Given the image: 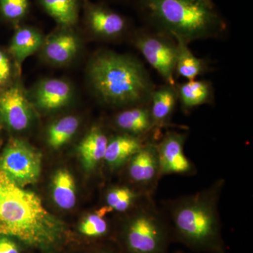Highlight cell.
<instances>
[{"instance_id":"cell-6","label":"cell","mask_w":253,"mask_h":253,"mask_svg":"<svg viewBox=\"0 0 253 253\" xmlns=\"http://www.w3.org/2000/svg\"><path fill=\"white\" fill-rule=\"evenodd\" d=\"M41 154L25 141L12 139L1 156V170L21 187L34 184L41 172Z\"/></svg>"},{"instance_id":"cell-19","label":"cell","mask_w":253,"mask_h":253,"mask_svg":"<svg viewBox=\"0 0 253 253\" xmlns=\"http://www.w3.org/2000/svg\"><path fill=\"white\" fill-rule=\"evenodd\" d=\"M176 43L175 73L178 76L192 81L206 72L208 66L204 59L196 57L188 46L187 43L174 39Z\"/></svg>"},{"instance_id":"cell-10","label":"cell","mask_w":253,"mask_h":253,"mask_svg":"<svg viewBox=\"0 0 253 253\" xmlns=\"http://www.w3.org/2000/svg\"><path fill=\"white\" fill-rule=\"evenodd\" d=\"M0 117L14 130H23L29 126L31 106L19 86H11L0 92Z\"/></svg>"},{"instance_id":"cell-21","label":"cell","mask_w":253,"mask_h":253,"mask_svg":"<svg viewBox=\"0 0 253 253\" xmlns=\"http://www.w3.org/2000/svg\"><path fill=\"white\" fill-rule=\"evenodd\" d=\"M77 38L71 33H61L51 37L44 45L46 57L52 62L64 63L70 61L77 52Z\"/></svg>"},{"instance_id":"cell-13","label":"cell","mask_w":253,"mask_h":253,"mask_svg":"<svg viewBox=\"0 0 253 253\" xmlns=\"http://www.w3.org/2000/svg\"><path fill=\"white\" fill-rule=\"evenodd\" d=\"M177 101V91L174 85L166 84L153 91L149 106L156 129L161 131L170 125Z\"/></svg>"},{"instance_id":"cell-28","label":"cell","mask_w":253,"mask_h":253,"mask_svg":"<svg viewBox=\"0 0 253 253\" xmlns=\"http://www.w3.org/2000/svg\"><path fill=\"white\" fill-rule=\"evenodd\" d=\"M0 253H20L17 245L6 237L0 238Z\"/></svg>"},{"instance_id":"cell-18","label":"cell","mask_w":253,"mask_h":253,"mask_svg":"<svg viewBox=\"0 0 253 253\" xmlns=\"http://www.w3.org/2000/svg\"><path fill=\"white\" fill-rule=\"evenodd\" d=\"M88 21L93 32L104 38L120 36L126 27V21L122 16L99 6L90 7L88 12Z\"/></svg>"},{"instance_id":"cell-12","label":"cell","mask_w":253,"mask_h":253,"mask_svg":"<svg viewBox=\"0 0 253 253\" xmlns=\"http://www.w3.org/2000/svg\"><path fill=\"white\" fill-rule=\"evenodd\" d=\"M157 137L141 138L121 134L109 139L104 163L111 170H117L126 166V163L146 143Z\"/></svg>"},{"instance_id":"cell-3","label":"cell","mask_w":253,"mask_h":253,"mask_svg":"<svg viewBox=\"0 0 253 253\" xmlns=\"http://www.w3.org/2000/svg\"><path fill=\"white\" fill-rule=\"evenodd\" d=\"M89 76L98 96L113 106L149 105L155 89L139 61L116 53L96 55L89 66Z\"/></svg>"},{"instance_id":"cell-31","label":"cell","mask_w":253,"mask_h":253,"mask_svg":"<svg viewBox=\"0 0 253 253\" xmlns=\"http://www.w3.org/2000/svg\"><path fill=\"white\" fill-rule=\"evenodd\" d=\"M173 253H185L183 252V251H175V252Z\"/></svg>"},{"instance_id":"cell-2","label":"cell","mask_w":253,"mask_h":253,"mask_svg":"<svg viewBox=\"0 0 253 253\" xmlns=\"http://www.w3.org/2000/svg\"><path fill=\"white\" fill-rule=\"evenodd\" d=\"M63 224L43 206L39 196L26 191L0 169V235L48 248L62 236Z\"/></svg>"},{"instance_id":"cell-23","label":"cell","mask_w":253,"mask_h":253,"mask_svg":"<svg viewBox=\"0 0 253 253\" xmlns=\"http://www.w3.org/2000/svg\"><path fill=\"white\" fill-rule=\"evenodd\" d=\"M110 213L108 208L102 206L94 212L88 214L82 221L80 231L82 234L92 239H102L111 231V226L106 215Z\"/></svg>"},{"instance_id":"cell-8","label":"cell","mask_w":253,"mask_h":253,"mask_svg":"<svg viewBox=\"0 0 253 253\" xmlns=\"http://www.w3.org/2000/svg\"><path fill=\"white\" fill-rule=\"evenodd\" d=\"M134 44L167 84L174 85L177 50L174 39L161 35L143 33L136 38Z\"/></svg>"},{"instance_id":"cell-5","label":"cell","mask_w":253,"mask_h":253,"mask_svg":"<svg viewBox=\"0 0 253 253\" xmlns=\"http://www.w3.org/2000/svg\"><path fill=\"white\" fill-rule=\"evenodd\" d=\"M121 239L126 253H169L172 230L154 198L126 213Z\"/></svg>"},{"instance_id":"cell-25","label":"cell","mask_w":253,"mask_h":253,"mask_svg":"<svg viewBox=\"0 0 253 253\" xmlns=\"http://www.w3.org/2000/svg\"><path fill=\"white\" fill-rule=\"evenodd\" d=\"M49 14L63 25H71L77 20L76 0H42Z\"/></svg>"},{"instance_id":"cell-30","label":"cell","mask_w":253,"mask_h":253,"mask_svg":"<svg viewBox=\"0 0 253 253\" xmlns=\"http://www.w3.org/2000/svg\"><path fill=\"white\" fill-rule=\"evenodd\" d=\"M201 1H205V2L208 3V4H211V0H201Z\"/></svg>"},{"instance_id":"cell-26","label":"cell","mask_w":253,"mask_h":253,"mask_svg":"<svg viewBox=\"0 0 253 253\" xmlns=\"http://www.w3.org/2000/svg\"><path fill=\"white\" fill-rule=\"evenodd\" d=\"M28 6V0H0V11L8 20L22 18Z\"/></svg>"},{"instance_id":"cell-15","label":"cell","mask_w":253,"mask_h":253,"mask_svg":"<svg viewBox=\"0 0 253 253\" xmlns=\"http://www.w3.org/2000/svg\"><path fill=\"white\" fill-rule=\"evenodd\" d=\"M109 138L99 126H94L78 146L83 167L91 172L104 162Z\"/></svg>"},{"instance_id":"cell-29","label":"cell","mask_w":253,"mask_h":253,"mask_svg":"<svg viewBox=\"0 0 253 253\" xmlns=\"http://www.w3.org/2000/svg\"><path fill=\"white\" fill-rule=\"evenodd\" d=\"M94 253H113L111 252H110L109 251H106V250H100L99 251H96V252H95Z\"/></svg>"},{"instance_id":"cell-27","label":"cell","mask_w":253,"mask_h":253,"mask_svg":"<svg viewBox=\"0 0 253 253\" xmlns=\"http://www.w3.org/2000/svg\"><path fill=\"white\" fill-rule=\"evenodd\" d=\"M11 76L10 61L4 51L0 49V86L7 83Z\"/></svg>"},{"instance_id":"cell-1","label":"cell","mask_w":253,"mask_h":253,"mask_svg":"<svg viewBox=\"0 0 253 253\" xmlns=\"http://www.w3.org/2000/svg\"><path fill=\"white\" fill-rule=\"evenodd\" d=\"M226 180L216 179L208 187L174 199L165 200L173 242L196 253H226L219 205Z\"/></svg>"},{"instance_id":"cell-9","label":"cell","mask_w":253,"mask_h":253,"mask_svg":"<svg viewBox=\"0 0 253 253\" xmlns=\"http://www.w3.org/2000/svg\"><path fill=\"white\" fill-rule=\"evenodd\" d=\"M187 133L168 131L157 142L161 176H194L196 166L184 153Z\"/></svg>"},{"instance_id":"cell-14","label":"cell","mask_w":253,"mask_h":253,"mask_svg":"<svg viewBox=\"0 0 253 253\" xmlns=\"http://www.w3.org/2000/svg\"><path fill=\"white\" fill-rule=\"evenodd\" d=\"M154 196L128 184L114 186L106 192L104 206L110 212L126 214Z\"/></svg>"},{"instance_id":"cell-17","label":"cell","mask_w":253,"mask_h":253,"mask_svg":"<svg viewBox=\"0 0 253 253\" xmlns=\"http://www.w3.org/2000/svg\"><path fill=\"white\" fill-rule=\"evenodd\" d=\"M176 89L181 109L185 113L202 105L211 104L212 100V84L208 81H188Z\"/></svg>"},{"instance_id":"cell-4","label":"cell","mask_w":253,"mask_h":253,"mask_svg":"<svg viewBox=\"0 0 253 253\" xmlns=\"http://www.w3.org/2000/svg\"><path fill=\"white\" fill-rule=\"evenodd\" d=\"M144 5L169 36L187 44L216 38L226 28L212 4L201 0H144Z\"/></svg>"},{"instance_id":"cell-11","label":"cell","mask_w":253,"mask_h":253,"mask_svg":"<svg viewBox=\"0 0 253 253\" xmlns=\"http://www.w3.org/2000/svg\"><path fill=\"white\" fill-rule=\"evenodd\" d=\"M115 125L122 134L136 137H157L161 131L155 127L149 105L131 106L118 113L115 118Z\"/></svg>"},{"instance_id":"cell-16","label":"cell","mask_w":253,"mask_h":253,"mask_svg":"<svg viewBox=\"0 0 253 253\" xmlns=\"http://www.w3.org/2000/svg\"><path fill=\"white\" fill-rule=\"evenodd\" d=\"M72 96V89L66 82L51 79L42 82L37 88L36 100L40 108L54 110L65 106Z\"/></svg>"},{"instance_id":"cell-22","label":"cell","mask_w":253,"mask_h":253,"mask_svg":"<svg viewBox=\"0 0 253 253\" xmlns=\"http://www.w3.org/2000/svg\"><path fill=\"white\" fill-rule=\"evenodd\" d=\"M55 204L64 210H70L76 204V184L68 171L59 170L55 174L52 184Z\"/></svg>"},{"instance_id":"cell-20","label":"cell","mask_w":253,"mask_h":253,"mask_svg":"<svg viewBox=\"0 0 253 253\" xmlns=\"http://www.w3.org/2000/svg\"><path fill=\"white\" fill-rule=\"evenodd\" d=\"M42 44V38L34 29L24 28L16 31L10 44L9 51L17 66H21L26 58L38 51Z\"/></svg>"},{"instance_id":"cell-24","label":"cell","mask_w":253,"mask_h":253,"mask_svg":"<svg viewBox=\"0 0 253 253\" xmlns=\"http://www.w3.org/2000/svg\"><path fill=\"white\" fill-rule=\"evenodd\" d=\"M79 121L75 116H66L51 125L48 130V142L53 149H57L67 143L76 134Z\"/></svg>"},{"instance_id":"cell-7","label":"cell","mask_w":253,"mask_h":253,"mask_svg":"<svg viewBox=\"0 0 253 253\" xmlns=\"http://www.w3.org/2000/svg\"><path fill=\"white\" fill-rule=\"evenodd\" d=\"M152 139L128 161L126 166L128 184L154 196L162 176L158 158L157 142Z\"/></svg>"}]
</instances>
